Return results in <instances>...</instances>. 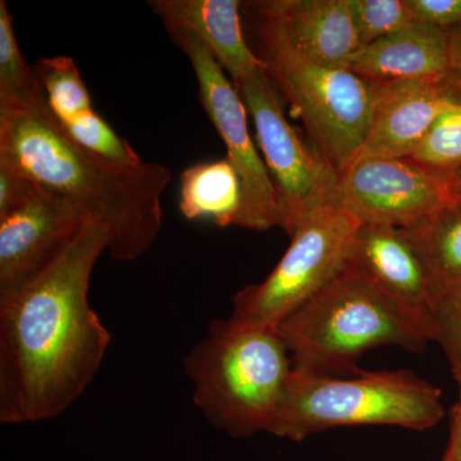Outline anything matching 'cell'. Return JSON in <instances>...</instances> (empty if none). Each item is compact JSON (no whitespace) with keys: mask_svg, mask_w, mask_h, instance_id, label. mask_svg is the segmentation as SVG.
<instances>
[{"mask_svg":"<svg viewBox=\"0 0 461 461\" xmlns=\"http://www.w3.org/2000/svg\"><path fill=\"white\" fill-rule=\"evenodd\" d=\"M108 248L104 224L86 218L29 286L0 302V421L59 417L98 375L111 333L91 308L94 267Z\"/></svg>","mask_w":461,"mask_h":461,"instance_id":"1","label":"cell"},{"mask_svg":"<svg viewBox=\"0 0 461 461\" xmlns=\"http://www.w3.org/2000/svg\"><path fill=\"white\" fill-rule=\"evenodd\" d=\"M0 162L104 224L107 251L117 262L139 259L159 236L169 169L121 165L87 150L67 135L47 100L0 109Z\"/></svg>","mask_w":461,"mask_h":461,"instance_id":"2","label":"cell"},{"mask_svg":"<svg viewBox=\"0 0 461 461\" xmlns=\"http://www.w3.org/2000/svg\"><path fill=\"white\" fill-rule=\"evenodd\" d=\"M196 408L233 438L271 433L294 366L278 327L213 321L184 359Z\"/></svg>","mask_w":461,"mask_h":461,"instance_id":"3","label":"cell"},{"mask_svg":"<svg viewBox=\"0 0 461 461\" xmlns=\"http://www.w3.org/2000/svg\"><path fill=\"white\" fill-rule=\"evenodd\" d=\"M294 369L335 375L354 371L366 351L400 346L420 351L427 339L350 263L278 326Z\"/></svg>","mask_w":461,"mask_h":461,"instance_id":"4","label":"cell"},{"mask_svg":"<svg viewBox=\"0 0 461 461\" xmlns=\"http://www.w3.org/2000/svg\"><path fill=\"white\" fill-rule=\"evenodd\" d=\"M442 417L441 391L411 373H363L355 378H339L294 369L271 435L303 441L339 427L424 430Z\"/></svg>","mask_w":461,"mask_h":461,"instance_id":"5","label":"cell"},{"mask_svg":"<svg viewBox=\"0 0 461 461\" xmlns=\"http://www.w3.org/2000/svg\"><path fill=\"white\" fill-rule=\"evenodd\" d=\"M256 21L269 75L302 118L312 145L341 173L368 135L375 84L345 67L314 60L277 27Z\"/></svg>","mask_w":461,"mask_h":461,"instance_id":"6","label":"cell"},{"mask_svg":"<svg viewBox=\"0 0 461 461\" xmlns=\"http://www.w3.org/2000/svg\"><path fill=\"white\" fill-rule=\"evenodd\" d=\"M359 226L338 206H324L308 215L291 233L290 247L268 277L233 296L230 317L280 326L345 268Z\"/></svg>","mask_w":461,"mask_h":461,"instance_id":"7","label":"cell"},{"mask_svg":"<svg viewBox=\"0 0 461 461\" xmlns=\"http://www.w3.org/2000/svg\"><path fill=\"white\" fill-rule=\"evenodd\" d=\"M235 87L253 118L258 145L280 198V227L291 235L308 215L330 206L339 173L288 123L267 63Z\"/></svg>","mask_w":461,"mask_h":461,"instance_id":"8","label":"cell"},{"mask_svg":"<svg viewBox=\"0 0 461 461\" xmlns=\"http://www.w3.org/2000/svg\"><path fill=\"white\" fill-rule=\"evenodd\" d=\"M168 35L190 60L198 81L199 102L226 145L227 159L241 181L238 226L258 232L281 226L280 198L249 132L248 109L238 89L196 36L185 32Z\"/></svg>","mask_w":461,"mask_h":461,"instance_id":"9","label":"cell"},{"mask_svg":"<svg viewBox=\"0 0 461 461\" xmlns=\"http://www.w3.org/2000/svg\"><path fill=\"white\" fill-rule=\"evenodd\" d=\"M453 204L447 181L409 158H363L339 173L330 206L360 224L409 230Z\"/></svg>","mask_w":461,"mask_h":461,"instance_id":"10","label":"cell"},{"mask_svg":"<svg viewBox=\"0 0 461 461\" xmlns=\"http://www.w3.org/2000/svg\"><path fill=\"white\" fill-rule=\"evenodd\" d=\"M350 263L427 342L435 341V290L426 263L408 230L360 224Z\"/></svg>","mask_w":461,"mask_h":461,"instance_id":"11","label":"cell"},{"mask_svg":"<svg viewBox=\"0 0 461 461\" xmlns=\"http://www.w3.org/2000/svg\"><path fill=\"white\" fill-rule=\"evenodd\" d=\"M86 218L77 206L45 189L0 217V302L36 280L68 247Z\"/></svg>","mask_w":461,"mask_h":461,"instance_id":"12","label":"cell"},{"mask_svg":"<svg viewBox=\"0 0 461 461\" xmlns=\"http://www.w3.org/2000/svg\"><path fill=\"white\" fill-rule=\"evenodd\" d=\"M456 93L450 75L439 80L375 84L371 126L354 160L411 158Z\"/></svg>","mask_w":461,"mask_h":461,"instance_id":"13","label":"cell"},{"mask_svg":"<svg viewBox=\"0 0 461 461\" xmlns=\"http://www.w3.org/2000/svg\"><path fill=\"white\" fill-rule=\"evenodd\" d=\"M247 8L324 65L348 68L360 50L351 0H264Z\"/></svg>","mask_w":461,"mask_h":461,"instance_id":"14","label":"cell"},{"mask_svg":"<svg viewBox=\"0 0 461 461\" xmlns=\"http://www.w3.org/2000/svg\"><path fill=\"white\" fill-rule=\"evenodd\" d=\"M149 7L160 18L167 32L196 36L235 86L266 65L245 39L239 0H150Z\"/></svg>","mask_w":461,"mask_h":461,"instance_id":"15","label":"cell"},{"mask_svg":"<svg viewBox=\"0 0 461 461\" xmlns=\"http://www.w3.org/2000/svg\"><path fill=\"white\" fill-rule=\"evenodd\" d=\"M348 68L375 84L439 80L450 71V36L414 23L360 48Z\"/></svg>","mask_w":461,"mask_h":461,"instance_id":"16","label":"cell"},{"mask_svg":"<svg viewBox=\"0 0 461 461\" xmlns=\"http://www.w3.org/2000/svg\"><path fill=\"white\" fill-rule=\"evenodd\" d=\"M181 213L191 221L238 226L242 206L241 181L227 158L185 169L180 180Z\"/></svg>","mask_w":461,"mask_h":461,"instance_id":"17","label":"cell"},{"mask_svg":"<svg viewBox=\"0 0 461 461\" xmlns=\"http://www.w3.org/2000/svg\"><path fill=\"white\" fill-rule=\"evenodd\" d=\"M408 230L429 269L435 300L461 285V203H453Z\"/></svg>","mask_w":461,"mask_h":461,"instance_id":"18","label":"cell"},{"mask_svg":"<svg viewBox=\"0 0 461 461\" xmlns=\"http://www.w3.org/2000/svg\"><path fill=\"white\" fill-rule=\"evenodd\" d=\"M45 100L33 68L18 47L7 3L0 0V109L33 107Z\"/></svg>","mask_w":461,"mask_h":461,"instance_id":"19","label":"cell"},{"mask_svg":"<svg viewBox=\"0 0 461 461\" xmlns=\"http://www.w3.org/2000/svg\"><path fill=\"white\" fill-rule=\"evenodd\" d=\"M33 72L59 123L93 111L89 91L71 57L41 58Z\"/></svg>","mask_w":461,"mask_h":461,"instance_id":"20","label":"cell"},{"mask_svg":"<svg viewBox=\"0 0 461 461\" xmlns=\"http://www.w3.org/2000/svg\"><path fill=\"white\" fill-rule=\"evenodd\" d=\"M451 78L456 84V98L439 114L420 147L409 158L444 177L461 168V84L453 76Z\"/></svg>","mask_w":461,"mask_h":461,"instance_id":"21","label":"cell"},{"mask_svg":"<svg viewBox=\"0 0 461 461\" xmlns=\"http://www.w3.org/2000/svg\"><path fill=\"white\" fill-rule=\"evenodd\" d=\"M60 126L72 140L112 162L127 166L144 162L130 142L121 138L94 109L60 123Z\"/></svg>","mask_w":461,"mask_h":461,"instance_id":"22","label":"cell"},{"mask_svg":"<svg viewBox=\"0 0 461 461\" xmlns=\"http://www.w3.org/2000/svg\"><path fill=\"white\" fill-rule=\"evenodd\" d=\"M360 48L415 23L406 0H351Z\"/></svg>","mask_w":461,"mask_h":461,"instance_id":"23","label":"cell"},{"mask_svg":"<svg viewBox=\"0 0 461 461\" xmlns=\"http://www.w3.org/2000/svg\"><path fill=\"white\" fill-rule=\"evenodd\" d=\"M435 341L444 348L461 400V285L437 296L433 305Z\"/></svg>","mask_w":461,"mask_h":461,"instance_id":"24","label":"cell"},{"mask_svg":"<svg viewBox=\"0 0 461 461\" xmlns=\"http://www.w3.org/2000/svg\"><path fill=\"white\" fill-rule=\"evenodd\" d=\"M415 23L450 35H461V0H406Z\"/></svg>","mask_w":461,"mask_h":461,"instance_id":"25","label":"cell"},{"mask_svg":"<svg viewBox=\"0 0 461 461\" xmlns=\"http://www.w3.org/2000/svg\"><path fill=\"white\" fill-rule=\"evenodd\" d=\"M42 190L29 176L0 162V217L32 202Z\"/></svg>","mask_w":461,"mask_h":461,"instance_id":"26","label":"cell"},{"mask_svg":"<svg viewBox=\"0 0 461 461\" xmlns=\"http://www.w3.org/2000/svg\"><path fill=\"white\" fill-rule=\"evenodd\" d=\"M444 461H461V400L455 405L453 411L450 441Z\"/></svg>","mask_w":461,"mask_h":461,"instance_id":"27","label":"cell"},{"mask_svg":"<svg viewBox=\"0 0 461 461\" xmlns=\"http://www.w3.org/2000/svg\"><path fill=\"white\" fill-rule=\"evenodd\" d=\"M448 74L461 84V35H450V71Z\"/></svg>","mask_w":461,"mask_h":461,"instance_id":"28","label":"cell"},{"mask_svg":"<svg viewBox=\"0 0 461 461\" xmlns=\"http://www.w3.org/2000/svg\"><path fill=\"white\" fill-rule=\"evenodd\" d=\"M446 181L453 203H461V168L446 176Z\"/></svg>","mask_w":461,"mask_h":461,"instance_id":"29","label":"cell"}]
</instances>
